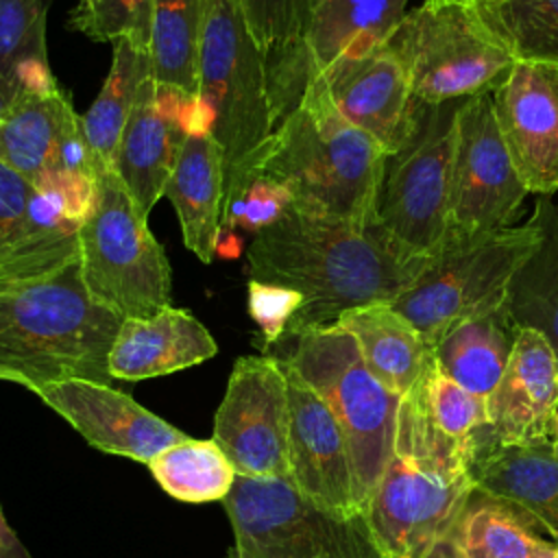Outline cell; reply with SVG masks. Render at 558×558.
Listing matches in <instances>:
<instances>
[{
    "label": "cell",
    "instance_id": "603a6c76",
    "mask_svg": "<svg viewBox=\"0 0 558 558\" xmlns=\"http://www.w3.org/2000/svg\"><path fill=\"white\" fill-rule=\"evenodd\" d=\"M163 194L172 203L185 246L205 264L216 257L225 211L222 150L211 135H187Z\"/></svg>",
    "mask_w": 558,
    "mask_h": 558
},
{
    "label": "cell",
    "instance_id": "52a82bcc",
    "mask_svg": "<svg viewBox=\"0 0 558 558\" xmlns=\"http://www.w3.org/2000/svg\"><path fill=\"white\" fill-rule=\"evenodd\" d=\"M146 218L113 170L98 172L78 259L89 294L122 318H148L170 305V264Z\"/></svg>",
    "mask_w": 558,
    "mask_h": 558
},
{
    "label": "cell",
    "instance_id": "5b68a950",
    "mask_svg": "<svg viewBox=\"0 0 558 558\" xmlns=\"http://www.w3.org/2000/svg\"><path fill=\"white\" fill-rule=\"evenodd\" d=\"M538 242L534 218L480 238H447L390 305L434 349L456 325L504 305L510 279Z\"/></svg>",
    "mask_w": 558,
    "mask_h": 558
},
{
    "label": "cell",
    "instance_id": "8fae6325",
    "mask_svg": "<svg viewBox=\"0 0 558 558\" xmlns=\"http://www.w3.org/2000/svg\"><path fill=\"white\" fill-rule=\"evenodd\" d=\"M473 493L471 469L395 449L362 519L386 558H429Z\"/></svg>",
    "mask_w": 558,
    "mask_h": 558
},
{
    "label": "cell",
    "instance_id": "83f0119b",
    "mask_svg": "<svg viewBox=\"0 0 558 558\" xmlns=\"http://www.w3.org/2000/svg\"><path fill=\"white\" fill-rule=\"evenodd\" d=\"M408 0H316L307 44L318 72L344 54L386 44L405 15Z\"/></svg>",
    "mask_w": 558,
    "mask_h": 558
},
{
    "label": "cell",
    "instance_id": "7bdbcfd3",
    "mask_svg": "<svg viewBox=\"0 0 558 558\" xmlns=\"http://www.w3.org/2000/svg\"><path fill=\"white\" fill-rule=\"evenodd\" d=\"M429 558H464V556L456 549V545H453L449 538H445V541L432 551Z\"/></svg>",
    "mask_w": 558,
    "mask_h": 558
},
{
    "label": "cell",
    "instance_id": "8d00e7d4",
    "mask_svg": "<svg viewBox=\"0 0 558 558\" xmlns=\"http://www.w3.org/2000/svg\"><path fill=\"white\" fill-rule=\"evenodd\" d=\"M264 74L272 126L277 129L301 107L312 81L320 72L307 39H299L264 50Z\"/></svg>",
    "mask_w": 558,
    "mask_h": 558
},
{
    "label": "cell",
    "instance_id": "d590c367",
    "mask_svg": "<svg viewBox=\"0 0 558 558\" xmlns=\"http://www.w3.org/2000/svg\"><path fill=\"white\" fill-rule=\"evenodd\" d=\"M155 0H78L70 26L96 41L129 39L148 52Z\"/></svg>",
    "mask_w": 558,
    "mask_h": 558
},
{
    "label": "cell",
    "instance_id": "d4e9b609",
    "mask_svg": "<svg viewBox=\"0 0 558 558\" xmlns=\"http://www.w3.org/2000/svg\"><path fill=\"white\" fill-rule=\"evenodd\" d=\"M76 118L63 89L48 96L17 94L0 116V161L31 183L61 170L59 148Z\"/></svg>",
    "mask_w": 558,
    "mask_h": 558
},
{
    "label": "cell",
    "instance_id": "7dc6e473",
    "mask_svg": "<svg viewBox=\"0 0 558 558\" xmlns=\"http://www.w3.org/2000/svg\"><path fill=\"white\" fill-rule=\"evenodd\" d=\"M464 2H473V4H477V2H490V0H464Z\"/></svg>",
    "mask_w": 558,
    "mask_h": 558
},
{
    "label": "cell",
    "instance_id": "ba28073f",
    "mask_svg": "<svg viewBox=\"0 0 558 558\" xmlns=\"http://www.w3.org/2000/svg\"><path fill=\"white\" fill-rule=\"evenodd\" d=\"M386 44L405 68L414 100L425 105L495 92L517 63L464 0H425Z\"/></svg>",
    "mask_w": 558,
    "mask_h": 558
},
{
    "label": "cell",
    "instance_id": "4dcf8cb0",
    "mask_svg": "<svg viewBox=\"0 0 558 558\" xmlns=\"http://www.w3.org/2000/svg\"><path fill=\"white\" fill-rule=\"evenodd\" d=\"M48 0H0V81L20 94L59 92L46 54Z\"/></svg>",
    "mask_w": 558,
    "mask_h": 558
},
{
    "label": "cell",
    "instance_id": "74e56055",
    "mask_svg": "<svg viewBox=\"0 0 558 558\" xmlns=\"http://www.w3.org/2000/svg\"><path fill=\"white\" fill-rule=\"evenodd\" d=\"M316 0H238L244 26L259 50L307 39Z\"/></svg>",
    "mask_w": 558,
    "mask_h": 558
},
{
    "label": "cell",
    "instance_id": "2e32d148",
    "mask_svg": "<svg viewBox=\"0 0 558 558\" xmlns=\"http://www.w3.org/2000/svg\"><path fill=\"white\" fill-rule=\"evenodd\" d=\"M501 137L532 194L558 190V65L517 61L493 92Z\"/></svg>",
    "mask_w": 558,
    "mask_h": 558
},
{
    "label": "cell",
    "instance_id": "ffe728a7",
    "mask_svg": "<svg viewBox=\"0 0 558 558\" xmlns=\"http://www.w3.org/2000/svg\"><path fill=\"white\" fill-rule=\"evenodd\" d=\"M556 410L558 357L538 331L519 329L508 366L486 399L484 447L551 438Z\"/></svg>",
    "mask_w": 558,
    "mask_h": 558
},
{
    "label": "cell",
    "instance_id": "44dd1931",
    "mask_svg": "<svg viewBox=\"0 0 558 558\" xmlns=\"http://www.w3.org/2000/svg\"><path fill=\"white\" fill-rule=\"evenodd\" d=\"M475 490L517 510L558 541V453L551 438L486 445L473 460Z\"/></svg>",
    "mask_w": 558,
    "mask_h": 558
},
{
    "label": "cell",
    "instance_id": "f6af8a7d",
    "mask_svg": "<svg viewBox=\"0 0 558 558\" xmlns=\"http://www.w3.org/2000/svg\"><path fill=\"white\" fill-rule=\"evenodd\" d=\"M551 440L558 442V410L554 414V421H551Z\"/></svg>",
    "mask_w": 558,
    "mask_h": 558
},
{
    "label": "cell",
    "instance_id": "d6986e66",
    "mask_svg": "<svg viewBox=\"0 0 558 558\" xmlns=\"http://www.w3.org/2000/svg\"><path fill=\"white\" fill-rule=\"evenodd\" d=\"M192 96L198 94L159 85L153 76L144 78L137 89L118 144L113 172L144 214L163 196L168 177L187 137L183 116Z\"/></svg>",
    "mask_w": 558,
    "mask_h": 558
},
{
    "label": "cell",
    "instance_id": "d6a6232c",
    "mask_svg": "<svg viewBox=\"0 0 558 558\" xmlns=\"http://www.w3.org/2000/svg\"><path fill=\"white\" fill-rule=\"evenodd\" d=\"M148 469L157 484L185 504L222 501L233 482L235 469L214 440L185 438L157 453Z\"/></svg>",
    "mask_w": 558,
    "mask_h": 558
},
{
    "label": "cell",
    "instance_id": "bcb514c9",
    "mask_svg": "<svg viewBox=\"0 0 558 558\" xmlns=\"http://www.w3.org/2000/svg\"><path fill=\"white\" fill-rule=\"evenodd\" d=\"M225 558H238V554H235V549L231 547V549H227V554H225Z\"/></svg>",
    "mask_w": 558,
    "mask_h": 558
},
{
    "label": "cell",
    "instance_id": "7402d4cb",
    "mask_svg": "<svg viewBox=\"0 0 558 558\" xmlns=\"http://www.w3.org/2000/svg\"><path fill=\"white\" fill-rule=\"evenodd\" d=\"M218 353L205 325L187 310L163 307L148 318H122L109 351L111 379L140 381L170 375Z\"/></svg>",
    "mask_w": 558,
    "mask_h": 558
},
{
    "label": "cell",
    "instance_id": "5bb4252c",
    "mask_svg": "<svg viewBox=\"0 0 558 558\" xmlns=\"http://www.w3.org/2000/svg\"><path fill=\"white\" fill-rule=\"evenodd\" d=\"M78 225L0 161V290L35 283L81 257Z\"/></svg>",
    "mask_w": 558,
    "mask_h": 558
},
{
    "label": "cell",
    "instance_id": "836d02e7",
    "mask_svg": "<svg viewBox=\"0 0 558 558\" xmlns=\"http://www.w3.org/2000/svg\"><path fill=\"white\" fill-rule=\"evenodd\" d=\"M403 399L416 410V414L440 436L451 442L480 453L484 445L486 403L453 379H449L436 364L429 362L414 388Z\"/></svg>",
    "mask_w": 558,
    "mask_h": 558
},
{
    "label": "cell",
    "instance_id": "b9f144b4",
    "mask_svg": "<svg viewBox=\"0 0 558 558\" xmlns=\"http://www.w3.org/2000/svg\"><path fill=\"white\" fill-rule=\"evenodd\" d=\"M0 558H33V554L24 547V543L7 523L2 510H0Z\"/></svg>",
    "mask_w": 558,
    "mask_h": 558
},
{
    "label": "cell",
    "instance_id": "ab89813d",
    "mask_svg": "<svg viewBox=\"0 0 558 558\" xmlns=\"http://www.w3.org/2000/svg\"><path fill=\"white\" fill-rule=\"evenodd\" d=\"M246 305H248L251 318L259 327L262 349L268 351L272 344H277L286 336L290 320L303 305V296L292 288L248 279Z\"/></svg>",
    "mask_w": 558,
    "mask_h": 558
},
{
    "label": "cell",
    "instance_id": "60d3db41",
    "mask_svg": "<svg viewBox=\"0 0 558 558\" xmlns=\"http://www.w3.org/2000/svg\"><path fill=\"white\" fill-rule=\"evenodd\" d=\"M35 190L46 194L74 225H83L96 207V179L74 170H52L37 179Z\"/></svg>",
    "mask_w": 558,
    "mask_h": 558
},
{
    "label": "cell",
    "instance_id": "6da1fadb",
    "mask_svg": "<svg viewBox=\"0 0 558 558\" xmlns=\"http://www.w3.org/2000/svg\"><path fill=\"white\" fill-rule=\"evenodd\" d=\"M425 262L403 253L377 222L357 227L296 207L257 231L246 253L248 279L303 296L286 336L333 325L355 307L395 301Z\"/></svg>",
    "mask_w": 558,
    "mask_h": 558
},
{
    "label": "cell",
    "instance_id": "484cf974",
    "mask_svg": "<svg viewBox=\"0 0 558 558\" xmlns=\"http://www.w3.org/2000/svg\"><path fill=\"white\" fill-rule=\"evenodd\" d=\"M517 333L519 327L501 305L445 333L434 347V360L449 379L486 403L508 366Z\"/></svg>",
    "mask_w": 558,
    "mask_h": 558
},
{
    "label": "cell",
    "instance_id": "f1b7e54d",
    "mask_svg": "<svg viewBox=\"0 0 558 558\" xmlns=\"http://www.w3.org/2000/svg\"><path fill=\"white\" fill-rule=\"evenodd\" d=\"M464 558H554L558 543L543 541L510 506L475 490L447 536Z\"/></svg>",
    "mask_w": 558,
    "mask_h": 558
},
{
    "label": "cell",
    "instance_id": "1f68e13d",
    "mask_svg": "<svg viewBox=\"0 0 558 558\" xmlns=\"http://www.w3.org/2000/svg\"><path fill=\"white\" fill-rule=\"evenodd\" d=\"M150 76V59L148 52L135 48L129 39L113 41L111 70L105 78V85L85 116H81V124L85 137L96 155V159L113 170L118 144L124 131V124L131 116V107L135 102L137 89L144 78Z\"/></svg>",
    "mask_w": 558,
    "mask_h": 558
},
{
    "label": "cell",
    "instance_id": "f35d334b",
    "mask_svg": "<svg viewBox=\"0 0 558 558\" xmlns=\"http://www.w3.org/2000/svg\"><path fill=\"white\" fill-rule=\"evenodd\" d=\"M294 207L292 194L272 179L253 174L248 177L238 196L222 211V229L233 231L235 227L253 231V235L279 218H283Z\"/></svg>",
    "mask_w": 558,
    "mask_h": 558
},
{
    "label": "cell",
    "instance_id": "7c38bea8",
    "mask_svg": "<svg viewBox=\"0 0 558 558\" xmlns=\"http://www.w3.org/2000/svg\"><path fill=\"white\" fill-rule=\"evenodd\" d=\"M527 194L501 137L493 92L464 98L456 118L447 238L512 227Z\"/></svg>",
    "mask_w": 558,
    "mask_h": 558
},
{
    "label": "cell",
    "instance_id": "f546056e",
    "mask_svg": "<svg viewBox=\"0 0 558 558\" xmlns=\"http://www.w3.org/2000/svg\"><path fill=\"white\" fill-rule=\"evenodd\" d=\"M205 13L207 0H155L148 48L155 83L198 94Z\"/></svg>",
    "mask_w": 558,
    "mask_h": 558
},
{
    "label": "cell",
    "instance_id": "ac0fdd59",
    "mask_svg": "<svg viewBox=\"0 0 558 558\" xmlns=\"http://www.w3.org/2000/svg\"><path fill=\"white\" fill-rule=\"evenodd\" d=\"M320 76L333 107L386 153H395L410 137L418 102L405 68L388 44L338 57Z\"/></svg>",
    "mask_w": 558,
    "mask_h": 558
},
{
    "label": "cell",
    "instance_id": "cb8c5ba5",
    "mask_svg": "<svg viewBox=\"0 0 558 558\" xmlns=\"http://www.w3.org/2000/svg\"><path fill=\"white\" fill-rule=\"evenodd\" d=\"M336 323L355 338L368 371L401 397L434 360V349L390 303L349 310Z\"/></svg>",
    "mask_w": 558,
    "mask_h": 558
},
{
    "label": "cell",
    "instance_id": "4316f807",
    "mask_svg": "<svg viewBox=\"0 0 558 558\" xmlns=\"http://www.w3.org/2000/svg\"><path fill=\"white\" fill-rule=\"evenodd\" d=\"M532 218L541 242L510 279L504 305L519 329L538 331L558 357V205L538 196Z\"/></svg>",
    "mask_w": 558,
    "mask_h": 558
},
{
    "label": "cell",
    "instance_id": "c3c4849f",
    "mask_svg": "<svg viewBox=\"0 0 558 558\" xmlns=\"http://www.w3.org/2000/svg\"><path fill=\"white\" fill-rule=\"evenodd\" d=\"M556 445V453H558V442H554Z\"/></svg>",
    "mask_w": 558,
    "mask_h": 558
},
{
    "label": "cell",
    "instance_id": "9a60e30c",
    "mask_svg": "<svg viewBox=\"0 0 558 558\" xmlns=\"http://www.w3.org/2000/svg\"><path fill=\"white\" fill-rule=\"evenodd\" d=\"M281 368L290 405L288 480L316 506L344 519L360 517L353 464L342 427L327 403L294 371L286 364Z\"/></svg>",
    "mask_w": 558,
    "mask_h": 558
},
{
    "label": "cell",
    "instance_id": "3957f363",
    "mask_svg": "<svg viewBox=\"0 0 558 558\" xmlns=\"http://www.w3.org/2000/svg\"><path fill=\"white\" fill-rule=\"evenodd\" d=\"M120 325L122 316L89 294L81 259L0 290V379L33 392L68 379L111 384L109 351Z\"/></svg>",
    "mask_w": 558,
    "mask_h": 558
},
{
    "label": "cell",
    "instance_id": "681fc988",
    "mask_svg": "<svg viewBox=\"0 0 558 558\" xmlns=\"http://www.w3.org/2000/svg\"><path fill=\"white\" fill-rule=\"evenodd\" d=\"M554 558H558V549H556V554H554Z\"/></svg>",
    "mask_w": 558,
    "mask_h": 558
},
{
    "label": "cell",
    "instance_id": "7a4b0ae2",
    "mask_svg": "<svg viewBox=\"0 0 558 558\" xmlns=\"http://www.w3.org/2000/svg\"><path fill=\"white\" fill-rule=\"evenodd\" d=\"M386 155L379 142L333 107L318 74L301 107L251 157L242 183L253 174L272 179L301 211L371 227Z\"/></svg>",
    "mask_w": 558,
    "mask_h": 558
},
{
    "label": "cell",
    "instance_id": "30bf717a",
    "mask_svg": "<svg viewBox=\"0 0 558 558\" xmlns=\"http://www.w3.org/2000/svg\"><path fill=\"white\" fill-rule=\"evenodd\" d=\"M238 558H386L360 517H338L288 477L235 475L222 499Z\"/></svg>",
    "mask_w": 558,
    "mask_h": 558
},
{
    "label": "cell",
    "instance_id": "ee69618b",
    "mask_svg": "<svg viewBox=\"0 0 558 558\" xmlns=\"http://www.w3.org/2000/svg\"><path fill=\"white\" fill-rule=\"evenodd\" d=\"M17 94H20V92H17L15 87H11V85H7V83L0 81V116H2L4 109L15 100Z\"/></svg>",
    "mask_w": 558,
    "mask_h": 558
},
{
    "label": "cell",
    "instance_id": "9c48e42d",
    "mask_svg": "<svg viewBox=\"0 0 558 558\" xmlns=\"http://www.w3.org/2000/svg\"><path fill=\"white\" fill-rule=\"evenodd\" d=\"M462 100H416L410 137L386 155L375 222L410 257L427 259L447 240L451 155Z\"/></svg>",
    "mask_w": 558,
    "mask_h": 558
},
{
    "label": "cell",
    "instance_id": "277c9868",
    "mask_svg": "<svg viewBox=\"0 0 558 558\" xmlns=\"http://www.w3.org/2000/svg\"><path fill=\"white\" fill-rule=\"evenodd\" d=\"M264 355L294 371L336 416L349 445L362 512L392 458L401 395L368 371L355 338L338 323L283 336Z\"/></svg>",
    "mask_w": 558,
    "mask_h": 558
},
{
    "label": "cell",
    "instance_id": "e575fe53",
    "mask_svg": "<svg viewBox=\"0 0 558 558\" xmlns=\"http://www.w3.org/2000/svg\"><path fill=\"white\" fill-rule=\"evenodd\" d=\"M475 9L514 61L558 65V0H490Z\"/></svg>",
    "mask_w": 558,
    "mask_h": 558
},
{
    "label": "cell",
    "instance_id": "8992f818",
    "mask_svg": "<svg viewBox=\"0 0 558 558\" xmlns=\"http://www.w3.org/2000/svg\"><path fill=\"white\" fill-rule=\"evenodd\" d=\"M198 94L214 116L211 137L222 150L227 207L251 157L275 131L264 52L248 35L238 0H207Z\"/></svg>",
    "mask_w": 558,
    "mask_h": 558
},
{
    "label": "cell",
    "instance_id": "e0dca14e",
    "mask_svg": "<svg viewBox=\"0 0 558 558\" xmlns=\"http://www.w3.org/2000/svg\"><path fill=\"white\" fill-rule=\"evenodd\" d=\"M92 447L148 464L163 449L187 438L131 395L89 379H68L35 392Z\"/></svg>",
    "mask_w": 558,
    "mask_h": 558
},
{
    "label": "cell",
    "instance_id": "4fadbf2b",
    "mask_svg": "<svg viewBox=\"0 0 558 558\" xmlns=\"http://www.w3.org/2000/svg\"><path fill=\"white\" fill-rule=\"evenodd\" d=\"M288 381L272 355L238 357L214 416V442L238 475L288 477Z\"/></svg>",
    "mask_w": 558,
    "mask_h": 558
}]
</instances>
